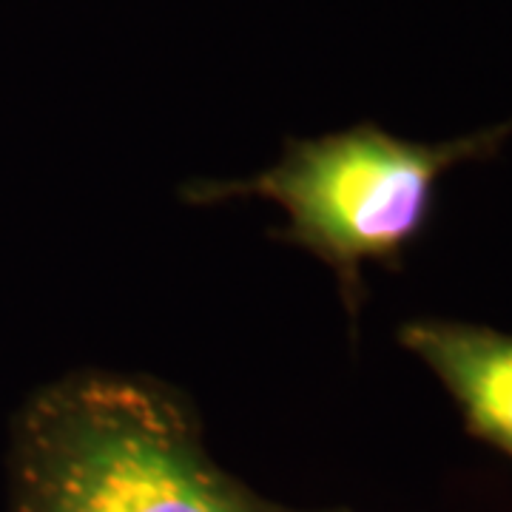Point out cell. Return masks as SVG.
<instances>
[{
  "label": "cell",
  "mask_w": 512,
  "mask_h": 512,
  "mask_svg": "<svg viewBox=\"0 0 512 512\" xmlns=\"http://www.w3.org/2000/svg\"><path fill=\"white\" fill-rule=\"evenodd\" d=\"M6 512L350 510L288 507L222 470L197 410L171 384L80 370L40 387L18 413Z\"/></svg>",
  "instance_id": "1"
},
{
  "label": "cell",
  "mask_w": 512,
  "mask_h": 512,
  "mask_svg": "<svg viewBox=\"0 0 512 512\" xmlns=\"http://www.w3.org/2000/svg\"><path fill=\"white\" fill-rule=\"evenodd\" d=\"M512 137V120L447 143L404 140L376 123L288 140L271 168L242 180H194L188 205L268 200L285 211L279 242L325 262L350 322L365 302V265L399 271L404 254L427 231L441 177L464 163L490 160Z\"/></svg>",
  "instance_id": "2"
},
{
  "label": "cell",
  "mask_w": 512,
  "mask_h": 512,
  "mask_svg": "<svg viewBox=\"0 0 512 512\" xmlns=\"http://www.w3.org/2000/svg\"><path fill=\"white\" fill-rule=\"evenodd\" d=\"M399 345L436 373L453 396L464 430L512 461V333L413 319L399 328Z\"/></svg>",
  "instance_id": "3"
}]
</instances>
